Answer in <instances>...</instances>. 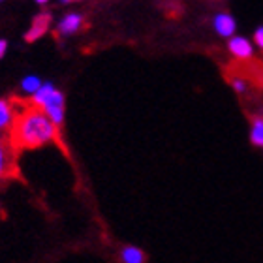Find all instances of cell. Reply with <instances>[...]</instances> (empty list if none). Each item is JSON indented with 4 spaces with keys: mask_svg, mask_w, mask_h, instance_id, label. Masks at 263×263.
Returning <instances> with one entry per match:
<instances>
[{
    "mask_svg": "<svg viewBox=\"0 0 263 263\" xmlns=\"http://www.w3.org/2000/svg\"><path fill=\"white\" fill-rule=\"evenodd\" d=\"M11 139L21 148H38L59 139V126L42 109L30 105L13 119Z\"/></svg>",
    "mask_w": 263,
    "mask_h": 263,
    "instance_id": "6da1fadb",
    "label": "cell"
},
{
    "mask_svg": "<svg viewBox=\"0 0 263 263\" xmlns=\"http://www.w3.org/2000/svg\"><path fill=\"white\" fill-rule=\"evenodd\" d=\"M30 102H32L34 107H38V109L44 111L55 126L61 128L62 124H64L66 98H64V94H62L51 81L42 83V87L30 96Z\"/></svg>",
    "mask_w": 263,
    "mask_h": 263,
    "instance_id": "7a4b0ae2",
    "label": "cell"
},
{
    "mask_svg": "<svg viewBox=\"0 0 263 263\" xmlns=\"http://www.w3.org/2000/svg\"><path fill=\"white\" fill-rule=\"evenodd\" d=\"M228 51L231 53L233 59L237 61H250L256 53V47H254L252 40H248L247 36H231L228 40Z\"/></svg>",
    "mask_w": 263,
    "mask_h": 263,
    "instance_id": "3957f363",
    "label": "cell"
},
{
    "mask_svg": "<svg viewBox=\"0 0 263 263\" xmlns=\"http://www.w3.org/2000/svg\"><path fill=\"white\" fill-rule=\"evenodd\" d=\"M83 25H85V17L79 11H70L57 23V32H59V36L68 38V36H73V34L79 32Z\"/></svg>",
    "mask_w": 263,
    "mask_h": 263,
    "instance_id": "277c9868",
    "label": "cell"
},
{
    "mask_svg": "<svg viewBox=\"0 0 263 263\" xmlns=\"http://www.w3.org/2000/svg\"><path fill=\"white\" fill-rule=\"evenodd\" d=\"M213 28L220 38L230 40L231 36H235V32H237L235 17L231 15V13H228V11H220V13H216L213 19Z\"/></svg>",
    "mask_w": 263,
    "mask_h": 263,
    "instance_id": "5b68a950",
    "label": "cell"
},
{
    "mask_svg": "<svg viewBox=\"0 0 263 263\" xmlns=\"http://www.w3.org/2000/svg\"><path fill=\"white\" fill-rule=\"evenodd\" d=\"M51 27V13H40L32 19V25L28 28V32L25 34L27 42H36L44 36Z\"/></svg>",
    "mask_w": 263,
    "mask_h": 263,
    "instance_id": "8992f818",
    "label": "cell"
},
{
    "mask_svg": "<svg viewBox=\"0 0 263 263\" xmlns=\"http://www.w3.org/2000/svg\"><path fill=\"white\" fill-rule=\"evenodd\" d=\"M119 259H121V263H147L145 252L139 247H136V245L122 247L121 252H119Z\"/></svg>",
    "mask_w": 263,
    "mask_h": 263,
    "instance_id": "52a82bcc",
    "label": "cell"
},
{
    "mask_svg": "<svg viewBox=\"0 0 263 263\" xmlns=\"http://www.w3.org/2000/svg\"><path fill=\"white\" fill-rule=\"evenodd\" d=\"M250 143L263 151V113L254 115L250 121Z\"/></svg>",
    "mask_w": 263,
    "mask_h": 263,
    "instance_id": "ba28073f",
    "label": "cell"
},
{
    "mask_svg": "<svg viewBox=\"0 0 263 263\" xmlns=\"http://www.w3.org/2000/svg\"><path fill=\"white\" fill-rule=\"evenodd\" d=\"M13 107L8 100H0V130H6V128H10L13 124Z\"/></svg>",
    "mask_w": 263,
    "mask_h": 263,
    "instance_id": "9c48e42d",
    "label": "cell"
},
{
    "mask_svg": "<svg viewBox=\"0 0 263 263\" xmlns=\"http://www.w3.org/2000/svg\"><path fill=\"white\" fill-rule=\"evenodd\" d=\"M42 83H44V81H42L38 76H34V73H30V76H25L21 79V90L32 96V94L36 92L40 87H42Z\"/></svg>",
    "mask_w": 263,
    "mask_h": 263,
    "instance_id": "30bf717a",
    "label": "cell"
},
{
    "mask_svg": "<svg viewBox=\"0 0 263 263\" xmlns=\"http://www.w3.org/2000/svg\"><path fill=\"white\" fill-rule=\"evenodd\" d=\"M231 88H233L237 94H247L248 88H250V83H248V79H245L242 76L231 77Z\"/></svg>",
    "mask_w": 263,
    "mask_h": 263,
    "instance_id": "8fae6325",
    "label": "cell"
},
{
    "mask_svg": "<svg viewBox=\"0 0 263 263\" xmlns=\"http://www.w3.org/2000/svg\"><path fill=\"white\" fill-rule=\"evenodd\" d=\"M8 165H10V158H8V148L0 139V179L8 173Z\"/></svg>",
    "mask_w": 263,
    "mask_h": 263,
    "instance_id": "7c38bea8",
    "label": "cell"
},
{
    "mask_svg": "<svg viewBox=\"0 0 263 263\" xmlns=\"http://www.w3.org/2000/svg\"><path fill=\"white\" fill-rule=\"evenodd\" d=\"M254 47H258L259 51H263V25L254 30V40H252Z\"/></svg>",
    "mask_w": 263,
    "mask_h": 263,
    "instance_id": "4fadbf2b",
    "label": "cell"
},
{
    "mask_svg": "<svg viewBox=\"0 0 263 263\" xmlns=\"http://www.w3.org/2000/svg\"><path fill=\"white\" fill-rule=\"evenodd\" d=\"M6 51H8V42H6V40H0V59H4Z\"/></svg>",
    "mask_w": 263,
    "mask_h": 263,
    "instance_id": "5bb4252c",
    "label": "cell"
},
{
    "mask_svg": "<svg viewBox=\"0 0 263 263\" xmlns=\"http://www.w3.org/2000/svg\"><path fill=\"white\" fill-rule=\"evenodd\" d=\"M76 2H81V0H61V4H76Z\"/></svg>",
    "mask_w": 263,
    "mask_h": 263,
    "instance_id": "9a60e30c",
    "label": "cell"
},
{
    "mask_svg": "<svg viewBox=\"0 0 263 263\" xmlns=\"http://www.w3.org/2000/svg\"><path fill=\"white\" fill-rule=\"evenodd\" d=\"M34 2H36V4H40V6H44V4H47L49 0H34Z\"/></svg>",
    "mask_w": 263,
    "mask_h": 263,
    "instance_id": "2e32d148",
    "label": "cell"
},
{
    "mask_svg": "<svg viewBox=\"0 0 263 263\" xmlns=\"http://www.w3.org/2000/svg\"><path fill=\"white\" fill-rule=\"evenodd\" d=\"M2 2H4V0H0V4H2Z\"/></svg>",
    "mask_w": 263,
    "mask_h": 263,
    "instance_id": "e0dca14e",
    "label": "cell"
}]
</instances>
